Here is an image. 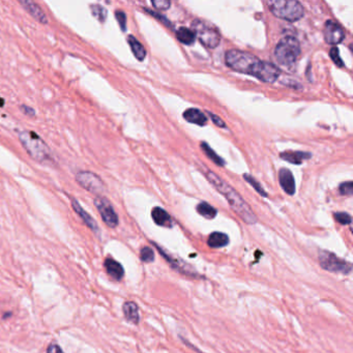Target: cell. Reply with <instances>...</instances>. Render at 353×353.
Segmentation results:
<instances>
[{"instance_id": "cell-1", "label": "cell", "mask_w": 353, "mask_h": 353, "mask_svg": "<svg viewBox=\"0 0 353 353\" xmlns=\"http://www.w3.org/2000/svg\"><path fill=\"white\" fill-rule=\"evenodd\" d=\"M226 65L238 73L251 75L265 83H273L280 77L281 71L273 64L261 61L255 55L241 50H229L225 54Z\"/></svg>"}, {"instance_id": "cell-2", "label": "cell", "mask_w": 353, "mask_h": 353, "mask_svg": "<svg viewBox=\"0 0 353 353\" xmlns=\"http://www.w3.org/2000/svg\"><path fill=\"white\" fill-rule=\"evenodd\" d=\"M204 174L211 185L222 195L225 196L230 206H231V208L235 211V213L238 214L239 218L244 223L249 225H254L257 223L258 219L254 211L251 209L250 205L243 200L242 197L231 186L228 185L225 180L220 178L216 173L207 170V169H205Z\"/></svg>"}, {"instance_id": "cell-3", "label": "cell", "mask_w": 353, "mask_h": 353, "mask_svg": "<svg viewBox=\"0 0 353 353\" xmlns=\"http://www.w3.org/2000/svg\"><path fill=\"white\" fill-rule=\"evenodd\" d=\"M18 137L20 143L33 160L39 163H46L52 160L49 146L35 132L23 131L19 133Z\"/></svg>"}, {"instance_id": "cell-4", "label": "cell", "mask_w": 353, "mask_h": 353, "mask_svg": "<svg viewBox=\"0 0 353 353\" xmlns=\"http://www.w3.org/2000/svg\"><path fill=\"white\" fill-rule=\"evenodd\" d=\"M300 55V45L294 37H285L275 46L274 57L279 65L286 69L295 66Z\"/></svg>"}, {"instance_id": "cell-5", "label": "cell", "mask_w": 353, "mask_h": 353, "mask_svg": "<svg viewBox=\"0 0 353 353\" xmlns=\"http://www.w3.org/2000/svg\"><path fill=\"white\" fill-rule=\"evenodd\" d=\"M268 7L275 17L289 22L298 21L304 15V8L296 0H273Z\"/></svg>"}, {"instance_id": "cell-6", "label": "cell", "mask_w": 353, "mask_h": 353, "mask_svg": "<svg viewBox=\"0 0 353 353\" xmlns=\"http://www.w3.org/2000/svg\"><path fill=\"white\" fill-rule=\"evenodd\" d=\"M192 28L196 39L200 41L205 47L210 49L218 47L221 42V35L213 25L201 19H195L192 22Z\"/></svg>"}, {"instance_id": "cell-7", "label": "cell", "mask_w": 353, "mask_h": 353, "mask_svg": "<svg viewBox=\"0 0 353 353\" xmlns=\"http://www.w3.org/2000/svg\"><path fill=\"white\" fill-rule=\"evenodd\" d=\"M318 259L320 266L329 272L349 274L352 271V264L350 262L337 257L331 252L325 250L319 251Z\"/></svg>"}, {"instance_id": "cell-8", "label": "cell", "mask_w": 353, "mask_h": 353, "mask_svg": "<svg viewBox=\"0 0 353 353\" xmlns=\"http://www.w3.org/2000/svg\"><path fill=\"white\" fill-rule=\"evenodd\" d=\"M76 181L86 191L100 196L105 191L103 179L91 171H79L75 175Z\"/></svg>"}, {"instance_id": "cell-9", "label": "cell", "mask_w": 353, "mask_h": 353, "mask_svg": "<svg viewBox=\"0 0 353 353\" xmlns=\"http://www.w3.org/2000/svg\"><path fill=\"white\" fill-rule=\"evenodd\" d=\"M95 205L99 210L104 223L107 226L110 228H116L118 226V223H119L118 216L113 205L111 204V202L108 200V199L103 196H98L95 199Z\"/></svg>"}, {"instance_id": "cell-10", "label": "cell", "mask_w": 353, "mask_h": 353, "mask_svg": "<svg viewBox=\"0 0 353 353\" xmlns=\"http://www.w3.org/2000/svg\"><path fill=\"white\" fill-rule=\"evenodd\" d=\"M153 244H155V247L160 252L161 256L166 259L167 262L171 265V267L173 269H175L176 271L180 272L181 274L189 275V277H192V278L198 277V273H197V271L195 270V268L193 266H191L190 264L186 263L185 261L179 259V258L173 257L171 254H168V252H166L164 249H162L160 245H158L157 243H153Z\"/></svg>"}, {"instance_id": "cell-11", "label": "cell", "mask_w": 353, "mask_h": 353, "mask_svg": "<svg viewBox=\"0 0 353 353\" xmlns=\"http://www.w3.org/2000/svg\"><path fill=\"white\" fill-rule=\"evenodd\" d=\"M345 38V33L339 23L328 20L324 25V39L330 45L340 44Z\"/></svg>"}, {"instance_id": "cell-12", "label": "cell", "mask_w": 353, "mask_h": 353, "mask_svg": "<svg viewBox=\"0 0 353 353\" xmlns=\"http://www.w3.org/2000/svg\"><path fill=\"white\" fill-rule=\"evenodd\" d=\"M19 4L24 8V10L30 16L36 19L38 22H40L41 24H48L49 20L47 15H46V13L37 3L30 2V0H20Z\"/></svg>"}, {"instance_id": "cell-13", "label": "cell", "mask_w": 353, "mask_h": 353, "mask_svg": "<svg viewBox=\"0 0 353 353\" xmlns=\"http://www.w3.org/2000/svg\"><path fill=\"white\" fill-rule=\"evenodd\" d=\"M72 206L75 210V212H77V214L82 219V221L84 222V224L90 229L93 230V232H95L97 235L100 234V228L98 226V223L96 222V220L90 216V214L83 209V207L80 205V203L76 200V199H72Z\"/></svg>"}, {"instance_id": "cell-14", "label": "cell", "mask_w": 353, "mask_h": 353, "mask_svg": "<svg viewBox=\"0 0 353 353\" xmlns=\"http://www.w3.org/2000/svg\"><path fill=\"white\" fill-rule=\"evenodd\" d=\"M279 182L285 193H287L288 195L295 194V180L292 172H291L289 169L283 168L279 171Z\"/></svg>"}, {"instance_id": "cell-15", "label": "cell", "mask_w": 353, "mask_h": 353, "mask_svg": "<svg viewBox=\"0 0 353 353\" xmlns=\"http://www.w3.org/2000/svg\"><path fill=\"white\" fill-rule=\"evenodd\" d=\"M151 217L153 222L158 226L171 228L173 226V220L165 209L161 207H155L151 210Z\"/></svg>"}, {"instance_id": "cell-16", "label": "cell", "mask_w": 353, "mask_h": 353, "mask_svg": "<svg viewBox=\"0 0 353 353\" xmlns=\"http://www.w3.org/2000/svg\"><path fill=\"white\" fill-rule=\"evenodd\" d=\"M104 265L106 267L107 272H108V274L114 280L120 281L122 278L125 277V269L119 262H117L116 260H114L112 258H107L105 260Z\"/></svg>"}, {"instance_id": "cell-17", "label": "cell", "mask_w": 353, "mask_h": 353, "mask_svg": "<svg viewBox=\"0 0 353 353\" xmlns=\"http://www.w3.org/2000/svg\"><path fill=\"white\" fill-rule=\"evenodd\" d=\"M122 311L126 319L131 322V323L137 325L140 322V315H139V308L136 302L134 301H126L122 305Z\"/></svg>"}, {"instance_id": "cell-18", "label": "cell", "mask_w": 353, "mask_h": 353, "mask_svg": "<svg viewBox=\"0 0 353 353\" xmlns=\"http://www.w3.org/2000/svg\"><path fill=\"white\" fill-rule=\"evenodd\" d=\"M183 118L191 124L203 127L207 124V117L205 114L197 108H190L183 112Z\"/></svg>"}, {"instance_id": "cell-19", "label": "cell", "mask_w": 353, "mask_h": 353, "mask_svg": "<svg viewBox=\"0 0 353 353\" xmlns=\"http://www.w3.org/2000/svg\"><path fill=\"white\" fill-rule=\"evenodd\" d=\"M281 158L291 164L300 165L303 160L311 158V153L302 151H285L281 153Z\"/></svg>"}, {"instance_id": "cell-20", "label": "cell", "mask_w": 353, "mask_h": 353, "mask_svg": "<svg viewBox=\"0 0 353 353\" xmlns=\"http://www.w3.org/2000/svg\"><path fill=\"white\" fill-rule=\"evenodd\" d=\"M229 243V237L227 234L222 232H213L207 239V244L212 249L224 248Z\"/></svg>"}, {"instance_id": "cell-21", "label": "cell", "mask_w": 353, "mask_h": 353, "mask_svg": "<svg viewBox=\"0 0 353 353\" xmlns=\"http://www.w3.org/2000/svg\"><path fill=\"white\" fill-rule=\"evenodd\" d=\"M128 43L135 57L140 61L144 60V58L146 57V50L144 48V46L133 36L128 37Z\"/></svg>"}, {"instance_id": "cell-22", "label": "cell", "mask_w": 353, "mask_h": 353, "mask_svg": "<svg viewBox=\"0 0 353 353\" xmlns=\"http://www.w3.org/2000/svg\"><path fill=\"white\" fill-rule=\"evenodd\" d=\"M176 38L183 45H193L194 42L196 41L195 34L192 32L191 29H188L186 27H180L177 30Z\"/></svg>"}, {"instance_id": "cell-23", "label": "cell", "mask_w": 353, "mask_h": 353, "mask_svg": "<svg viewBox=\"0 0 353 353\" xmlns=\"http://www.w3.org/2000/svg\"><path fill=\"white\" fill-rule=\"evenodd\" d=\"M197 211L199 214H201L202 217H204L205 219L211 220L214 219L217 216V209L214 208L213 206H211L210 204H208L207 202H201L197 205Z\"/></svg>"}, {"instance_id": "cell-24", "label": "cell", "mask_w": 353, "mask_h": 353, "mask_svg": "<svg viewBox=\"0 0 353 353\" xmlns=\"http://www.w3.org/2000/svg\"><path fill=\"white\" fill-rule=\"evenodd\" d=\"M201 149L203 150V152L205 153V155L208 157L209 160H211L214 164L218 165V166H225V161L220 157L218 156L216 151H214L206 142H202L201 143Z\"/></svg>"}, {"instance_id": "cell-25", "label": "cell", "mask_w": 353, "mask_h": 353, "mask_svg": "<svg viewBox=\"0 0 353 353\" xmlns=\"http://www.w3.org/2000/svg\"><path fill=\"white\" fill-rule=\"evenodd\" d=\"M90 12L94 16L101 22H104L107 18V11L100 5H93L90 6Z\"/></svg>"}, {"instance_id": "cell-26", "label": "cell", "mask_w": 353, "mask_h": 353, "mask_svg": "<svg viewBox=\"0 0 353 353\" xmlns=\"http://www.w3.org/2000/svg\"><path fill=\"white\" fill-rule=\"evenodd\" d=\"M140 258L145 263H151L155 261V252L149 247H144L141 249Z\"/></svg>"}, {"instance_id": "cell-27", "label": "cell", "mask_w": 353, "mask_h": 353, "mask_svg": "<svg viewBox=\"0 0 353 353\" xmlns=\"http://www.w3.org/2000/svg\"><path fill=\"white\" fill-rule=\"evenodd\" d=\"M243 178H244L245 180H247V181L250 183V185H251L261 196H264V197L267 196V194L265 193V191L263 190V188L261 187V186L259 185V183H258V181H257L255 178H253L251 175H249V174H243Z\"/></svg>"}, {"instance_id": "cell-28", "label": "cell", "mask_w": 353, "mask_h": 353, "mask_svg": "<svg viewBox=\"0 0 353 353\" xmlns=\"http://www.w3.org/2000/svg\"><path fill=\"white\" fill-rule=\"evenodd\" d=\"M334 220L341 225H350L352 222L351 216L347 212H335L333 214Z\"/></svg>"}, {"instance_id": "cell-29", "label": "cell", "mask_w": 353, "mask_h": 353, "mask_svg": "<svg viewBox=\"0 0 353 353\" xmlns=\"http://www.w3.org/2000/svg\"><path fill=\"white\" fill-rule=\"evenodd\" d=\"M329 55H330L332 61H333L334 65H335L336 67H339V68H344V67H345V65H344V63H343V60H342L341 57H340V51H339V49H337L336 47H332V48L330 49Z\"/></svg>"}, {"instance_id": "cell-30", "label": "cell", "mask_w": 353, "mask_h": 353, "mask_svg": "<svg viewBox=\"0 0 353 353\" xmlns=\"http://www.w3.org/2000/svg\"><path fill=\"white\" fill-rule=\"evenodd\" d=\"M115 18L120 26V29L122 30V32H126L127 30V15L124 11H116L115 12Z\"/></svg>"}, {"instance_id": "cell-31", "label": "cell", "mask_w": 353, "mask_h": 353, "mask_svg": "<svg viewBox=\"0 0 353 353\" xmlns=\"http://www.w3.org/2000/svg\"><path fill=\"white\" fill-rule=\"evenodd\" d=\"M353 191V183L351 181L343 182L340 186V193L345 196H350Z\"/></svg>"}, {"instance_id": "cell-32", "label": "cell", "mask_w": 353, "mask_h": 353, "mask_svg": "<svg viewBox=\"0 0 353 353\" xmlns=\"http://www.w3.org/2000/svg\"><path fill=\"white\" fill-rule=\"evenodd\" d=\"M151 5L158 10H168L171 7V3L168 0H155V2H151Z\"/></svg>"}, {"instance_id": "cell-33", "label": "cell", "mask_w": 353, "mask_h": 353, "mask_svg": "<svg viewBox=\"0 0 353 353\" xmlns=\"http://www.w3.org/2000/svg\"><path fill=\"white\" fill-rule=\"evenodd\" d=\"M145 11H146L148 14L152 15V16L155 17V18H157L158 20H160L161 22H163V23H164V25L169 26V27L172 26V25H171V22L169 21L167 18H165L164 16H162V15H160V14H158V13H155V12H152V11H149V10H145Z\"/></svg>"}, {"instance_id": "cell-34", "label": "cell", "mask_w": 353, "mask_h": 353, "mask_svg": "<svg viewBox=\"0 0 353 353\" xmlns=\"http://www.w3.org/2000/svg\"><path fill=\"white\" fill-rule=\"evenodd\" d=\"M209 114V116H210V118H211V120L213 121V124L214 125H216V126H218V127H220V128H226V125H225V122L218 116V115H216V114H212V113H208Z\"/></svg>"}, {"instance_id": "cell-35", "label": "cell", "mask_w": 353, "mask_h": 353, "mask_svg": "<svg viewBox=\"0 0 353 353\" xmlns=\"http://www.w3.org/2000/svg\"><path fill=\"white\" fill-rule=\"evenodd\" d=\"M47 353H65L64 350L61 349V347L56 344V343H52L48 346L47 348Z\"/></svg>"}, {"instance_id": "cell-36", "label": "cell", "mask_w": 353, "mask_h": 353, "mask_svg": "<svg viewBox=\"0 0 353 353\" xmlns=\"http://www.w3.org/2000/svg\"><path fill=\"white\" fill-rule=\"evenodd\" d=\"M21 111L25 114V115H28L30 117H35L36 116V111L34 108H32V107H28V106H25V105H22L21 106Z\"/></svg>"}, {"instance_id": "cell-37", "label": "cell", "mask_w": 353, "mask_h": 353, "mask_svg": "<svg viewBox=\"0 0 353 353\" xmlns=\"http://www.w3.org/2000/svg\"><path fill=\"white\" fill-rule=\"evenodd\" d=\"M5 105V100L3 98H0V107H3Z\"/></svg>"}]
</instances>
